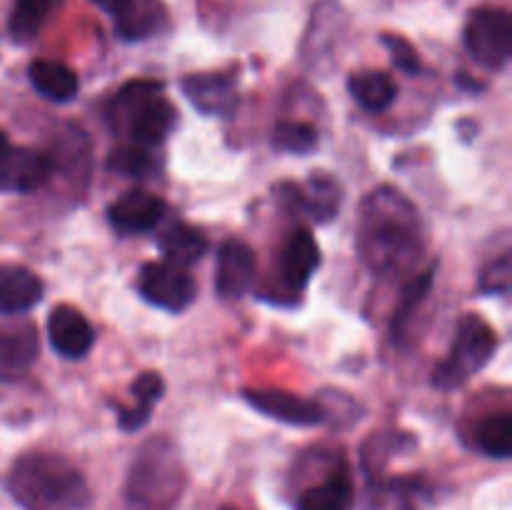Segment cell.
Wrapping results in <instances>:
<instances>
[{
  "mask_svg": "<svg viewBox=\"0 0 512 510\" xmlns=\"http://www.w3.org/2000/svg\"><path fill=\"white\" fill-rule=\"evenodd\" d=\"M343 203V190L333 175L315 173L310 175L308 185L298 188V210L310 213L315 223H328L338 215Z\"/></svg>",
  "mask_w": 512,
  "mask_h": 510,
  "instance_id": "obj_17",
  "label": "cell"
},
{
  "mask_svg": "<svg viewBox=\"0 0 512 510\" xmlns=\"http://www.w3.org/2000/svg\"><path fill=\"white\" fill-rule=\"evenodd\" d=\"M318 265L320 248L310 230L298 228L295 233H290V238L283 245V253H280V275H283L285 285L293 290H303L318 270Z\"/></svg>",
  "mask_w": 512,
  "mask_h": 510,
  "instance_id": "obj_14",
  "label": "cell"
},
{
  "mask_svg": "<svg viewBox=\"0 0 512 510\" xmlns=\"http://www.w3.org/2000/svg\"><path fill=\"white\" fill-rule=\"evenodd\" d=\"M53 158L33 148H10L0 155V190L35 193L53 175Z\"/></svg>",
  "mask_w": 512,
  "mask_h": 510,
  "instance_id": "obj_9",
  "label": "cell"
},
{
  "mask_svg": "<svg viewBox=\"0 0 512 510\" xmlns=\"http://www.w3.org/2000/svg\"><path fill=\"white\" fill-rule=\"evenodd\" d=\"M165 215V203L148 190H128L108 208V223L120 235H143L158 228Z\"/></svg>",
  "mask_w": 512,
  "mask_h": 510,
  "instance_id": "obj_11",
  "label": "cell"
},
{
  "mask_svg": "<svg viewBox=\"0 0 512 510\" xmlns=\"http://www.w3.org/2000/svg\"><path fill=\"white\" fill-rule=\"evenodd\" d=\"M420 493L423 488L413 478L375 483V488L370 490V510H418Z\"/></svg>",
  "mask_w": 512,
  "mask_h": 510,
  "instance_id": "obj_24",
  "label": "cell"
},
{
  "mask_svg": "<svg viewBox=\"0 0 512 510\" xmlns=\"http://www.w3.org/2000/svg\"><path fill=\"white\" fill-rule=\"evenodd\" d=\"M245 400L253 405L255 410H260L268 418L280 420V423L288 425H320L325 420V408L318 400H308L303 395L288 393V390L278 388H258V390H245Z\"/></svg>",
  "mask_w": 512,
  "mask_h": 510,
  "instance_id": "obj_8",
  "label": "cell"
},
{
  "mask_svg": "<svg viewBox=\"0 0 512 510\" xmlns=\"http://www.w3.org/2000/svg\"><path fill=\"white\" fill-rule=\"evenodd\" d=\"M183 95L190 100L198 113L215 115V118H230L238 108V85L228 73H198L185 75Z\"/></svg>",
  "mask_w": 512,
  "mask_h": 510,
  "instance_id": "obj_10",
  "label": "cell"
},
{
  "mask_svg": "<svg viewBox=\"0 0 512 510\" xmlns=\"http://www.w3.org/2000/svg\"><path fill=\"white\" fill-rule=\"evenodd\" d=\"M110 123L118 133L133 138L135 145H158L175 125V108L155 80H133L115 93L110 103Z\"/></svg>",
  "mask_w": 512,
  "mask_h": 510,
  "instance_id": "obj_4",
  "label": "cell"
},
{
  "mask_svg": "<svg viewBox=\"0 0 512 510\" xmlns=\"http://www.w3.org/2000/svg\"><path fill=\"white\" fill-rule=\"evenodd\" d=\"M138 290L145 303L168 313H183L195 300V280L188 270L168 260H153L140 268Z\"/></svg>",
  "mask_w": 512,
  "mask_h": 510,
  "instance_id": "obj_7",
  "label": "cell"
},
{
  "mask_svg": "<svg viewBox=\"0 0 512 510\" xmlns=\"http://www.w3.org/2000/svg\"><path fill=\"white\" fill-rule=\"evenodd\" d=\"M38 358V333L35 328L13 330V333H0V368L23 370Z\"/></svg>",
  "mask_w": 512,
  "mask_h": 510,
  "instance_id": "obj_26",
  "label": "cell"
},
{
  "mask_svg": "<svg viewBox=\"0 0 512 510\" xmlns=\"http://www.w3.org/2000/svg\"><path fill=\"white\" fill-rule=\"evenodd\" d=\"M185 485L178 448L168 438L143 443L130 463L125 480V503L130 510H170Z\"/></svg>",
  "mask_w": 512,
  "mask_h": 510,
  "instance_id": "obj_3",
  "label": "cell"
},
{
  "mask_svg": "<svg viewBox=\"0 0 512 510\" xmlns=\"http://www.w3.org/2000/svg\"><path fill=\"white\" fill-rule=\"evenodd\" d=\"M113 18L120 38L140 43L158 35L168 25V10L160 0H128Z\"/></svg>",
  "mask_w": 512,
  "mask_h": 510,
  "instance_id": "obj_16",
  "label": "cell"
},
{
  "mask_svg": "<svg viewBox=\"0 0 512 510\" xmlns=\"http://www.w3.org/2000/svg\"><path fill=\"white\" fill-rule=\"evenodd\" d=\"M465 50L488 70H503L512 55V18L503 8H478L463 30Z\"/></svg>",
  "mask_w": 512,
  "mask_h": 510,
  "instance_id": "obj_6",
  "label": "cell"
},
{
  "mask_svg": "<svg viewBox=\"0 0 512 510\" xmlns=\"http://www.w3.org/2000/svg\"><path fill=\"white\" fill-rule=\"evenodd\" d=\"M90 3H95L100 10H105V13L115 15L125 3H128V0H90Z\"/></svg>",
  "mask_w": 512,
  "mask_h": 510,
  "instance_id": "obj_32",
  "label": "cell"
},
{
  "mask_svg": "<svg viewBox=\"0 0 512 510\" xmlns=\"http://www.w3.org/2000/svg\"><path fill=\"white\" fill-rule=\"evenodd\" d=\"M383 45L388 48L390 58H393L395 68H398V70H403V73H408V75H418L420 70H423V63H420L418 50H415L413 43H408L405 38H400V35L385 33L383 35Z\"/></svg>",
  "mask_w": 512,
  "mask_h": 510,
  "instance_id": "obj_31",
  "label": "cell"
},
{
  "mask_svg": "<svg viewBox=\"0 0 512 510\" xmlns=\"http://www.w3.org/2000/svg\"><path fill=\"white\" fill-rule=\"evenodd\" d=\"M223 510H238V508H223Z\"/></svg>",
  "mask_w": 512,
  "mask_h": 510,
  "instance_id": "obj_34",
  "label": "cell"
},
{
  "mask_svg": "<svg viewBox=\"0 0 512 510\" xmlns=\"http://www.w3.org/2000/svg\"><path fill=\"white\" fill-rule=\"evenodd\" d=\"M273 145L283 153L308 155L318 148V130L300 120H283L273 128Z\"/></svg>",
  "mask_w": 512,
  "mask_h": 510,
  "instance_id": "obj_29",
  "label": "cell"
},
{
  "mask_svg": "<svg viewBox=\"0 0 512 510\" xmlns=\"http://www.w3.org/2000/svg\"><path fill=\"white\" fill-rule=\"evenodd\" d=\"M48 338L55 353L68 360L85 358L95 343L93 325L80 310L70 308V305H58V308L50 310Z\"/></svg>",
  "mask_w": 512,
  "mask_h": 510,
  "instance_id": "obj_13",
  "label": "cell"
},
{
  "mask_svg": "<svg viewBox=\"0 0 512 510\" xmlns=\"http://www.w3.org/2000/svg\"><path fill=\"white\" fill-rule=\"evenodd\" d=\"M255 280V253L248 243L230 238L218 250L215 290L220 298L238 300L250 290Z\"/></svg>",
  "mask_w": 512,
  "mask_h": 510,
  "instance_id": "obj_12",
  "label": "cell"
},
{
  "mask_svg": "<svg viewBox=\"0 0 512 510\" xmlns=\"http://www.w3.org/2000/svg\"><path fill=\"white\" fill-rule=\"evenodd\" d=\"M353 505V480L340 465L318 485H310L298 498V510H350Z\"/></svg>",
  "mask_w": 512,
  "mask_h": 510,
  "instance_id": "obj_18",
  "label": "cell"
},
{
  "mask_svg": "<svg viewBox=\"0 0 512 510\" xmlns=\"http://www.w3.org/2000/svg\"><path fill=\"white\" fill-rule=\"evenodd\" d=\"M475 443L488 458L508 460L512 455V415L510 413H493L480 420L475 430Z\"/></svg>",
  "mask_w": 512,
  "mask_h": 510,
  "instance_id": "obj_23",
  "label": "cell"
},
{
  "mask_svg": "<svg viewBox=\"0 0 512 510\" xmlns=\"http://www.w3.org/2000/svg\"><path fill=\"white\" fill-rule=\"evenodd\" d=\"M433 283H435V268L423 270L418 278L410 280L408 288H405V293H403V298H400V305L395 308L393 325H390V333H393L395 340L403 338L405 330H408L410 318H413V315L418 313L420 305L425 303V298H428Z\"/></svg>",
  "mask_w": 512,
  "mask_h": 510,
  "instance_id": "obj_27",
  "label": "cell"
},
{
  "mask_svg": "<svg viewBox=\"0 0 512 510\" xmlns=\"http://www.w3.org/2000/svg\"><path fill=\"white\" fill-rule=\"evenodd\" d=\"M30 83L43 95L45 100L53 103H68L78 95V75L68 65L58 60H33L28 68Z\"/></svg>",
  "mask_w": 512,
  "mask_h": 510,
  "instance_id": "obj_19",
  "label": "cell"
},
{
  "mask_svg": "<svg viewBox=\"0 0 512 510\" xmlns=\"http://www.w3.org/2000/svg\"><path fill=\"white\" fill-rule=\"evenodd\" d=\"M130 393H133L135 405H130V408H118V425L120 430L135 433V430H140L150 420L153 408L160 403V398H163L165 383L158 373H143L133 383Z\"/></svg>",
  "mask_w": 512,
  "mask_h": 510,
  "instance_id": "obj_20",
  "label": "cell"
},
{
  "mask_svg": "<svg viewBox=\"0 0 512 510\" xmlns=\"http://www.w3.org/2000/svg\"><path fill=\"white\" fill-rule=\"evenodd\" d=\"M160 253L168 263L188 268V265L198 263L205 253H208V240L198 228L185 223H173L160 238Z\"/></svg>",
  "mask_w": 512,
  "mask_h": 510,
  "instance_id": "obj_22",
  "label": "cell"
},
{
  "mask_svg": "<svg viewBox=\"0 0 512 510\" xmlns=\"http://www.w3.org/2000/svg\"><path fill=\"white\" fill-rule=\"evenodd\" d=\"M512 285V258L510 253H503L495 258L480 275V290L488 295H508Z\"/></svg>",
  "mask_w": 512,
  "mask_h": 510,
  "instance_id": "obj_30",
  "label": "cell"
},
{
  "mask_svg": "<svg viewBox=\"0 0 512 510\" xmlns=\"http://www.w3.org/2000/svg\"><path fill=\"white\" fill-rule=\"evenodd\" d=\"M8 138H5V133H3V130H0V155H3L5 153V150H8Z\"/></svg>",
  "mask_w": 512,
  "mask_h": 510,
  "instance_id": "obj_33",
  "label": "cell"
},
{
  "mask_svg": "<svg viewBox=\"0 0 512 510\" xmlns=\"http://www.w3.org/2000/svg\"><path fill=\"white\" fill-rule=\"evenodd\" d=\"M43 300V280L23 265H0V313L20 315Z\"/></svg>",
  "mask_w": 512,
  "mask_h": 510,
  "instance_id": "obj_15",
  "label": "cell"
},
{
  "mask_svg": "<svg viewBox=\"0 0 512 510\" xmlns=\"http://www.w3.org/2000/svg\"><path fill=\"white\" fill-rule=\"evenodd\" d=\"M358 253L375 275H400L423 253V223L393 185H380L360 205Z\"/></svg>",
  "mask_w": 512,
  "mask_h": 510,
  "instance_id": "obj_1",
  "label": "cell"
},
{
  "mask_svg": "<svg viewBox=\"0 0 512 510\" xmlns=\"http://www.w3.org/2000/svg\"><path fill=\"white\" fill-rule=\"evenodd\" d=\"M55 0H15V8L10 13V38L15 43H28L40 33L43 23L48 20Z\"/></svg>",
  "mask_w": 512,
  "mask_h": 510,
  "instance_id": "obj_25",
  "label": "cell"
},
{
  "mask_svg": "<svg viewBox=\"0 0 512 510\" xmlns=\"http://www.w3.org/2000/svg\"><path fill=\"white\" fill-rule=\"evenodd\" d=\"M348 90L355 103L368 110V113H383L395 103V95H398L395 80L390 75L380 73V70H365V73L350 75Z\"/></svg>",
  "mask_w": 512,
  "mask_h": 510,
  "instance_id": "obj_21",
  "label": "cell"
},
{
  "mask_svg": "<svg viewBox=\"0 0 512 510\" xmlns=\"http://www.w3.org/2000/svg\"><path fill=\"white\" fill-rule=\"evenodd\" d=\"M108 168L113 173L123 175V178H135L145 180L153 178L158 173V160L153 158L145 145H123V148H115L108 158Z\"/></svg>",
  "mask_w": 512,
  "mask_h": 510,
  "instance_id": "obj_28",
  "label": "cell"
},
{
  "mask_svg": "<svg viewBox=\"0 0 512 510\" xmlns=\"http://www.w3.org/2000/svg\"><path fill=\"white\" fill-rule=\"evenodd\" d=\"M495 348H498V338L495 330L485 323L480 315H463L458 323V333H455V343L450 348L448 358L438 363L433 370V383L440 390L460 388L470 375L483 370L488 360L493 358Z\"/></svg>",
  "mask_w": 512,
  "mask_h": 510,
  "instance_id": "obj_5",
  "label": "cell"
},
{
  "mask_svg": "<svg viewBox=\"0 0 512 510\" xmlns=\"http://www.w3.org/2000/svg\"><path fill=\"white\" fill-rule=\"evenodd\" d=\"M8 493L23 510H83L90 500L85 475L53 453H28L15 460Z\"/></svg>",
  "mask_w": 512,
  "mask_h": 510,
  "instance_id": "obj_2",
  "label": "cell"
}]
</instances>
